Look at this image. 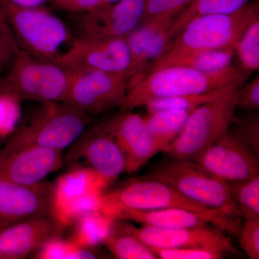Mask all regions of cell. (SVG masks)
<instances>
[{
	"mask_svg": "<svg viewBox=\"0 0 259 259\" xmlns=\"http://www.w3.org/2000/svg\"><path fill=\"white\" fill-rule=\"evenodd\" d=\"M231 91V90H230ZM227 92H213L199 95H182V96L154 99L146 104L148 114L160 110L179 109L192 111L196 107L216 100Z\"/></svg>",
	"mask_w": 259,
	"mask_h": 259,
	"instance_id": "f546056e",
	"label": "cell"
},
{
	"mask_svg": "<svg viewBox=\"0 0 259 259\" xmlns=\"http://www.w3.org/2000/svg\"><path fill=\"white\" fill-rule=\"evenodd\" d=\"M129 232L145 244L155 248H199L223 253H239L222 230L208 225L176 229L143 226Z\"/></svg>",
	"mask_w": 259,
	"mask_h": 259,
	"instance_id": "5bb4252c",
	"label": "cell"
},
{
	"mask_svg": "<svg viewBox=\"0 0 259 259\" xmlns=\"http://www.w3.org/2000/svg\"><path fill=\"white\" fill-rule=\"evenodd\" d=\"M5 20L4 13L0 8V20Z\"/></svg>",
	"mask_w": 259,
	"mask_h": 259,
	"instance_id": "60d3db41",
	"label": "cell"
},
{
	"mask_svg": "<svg viewBox=\"0 0 259 259\" xmlns=\"http://www.w3.org/2000/svg\"><path fill=\"white\" fill-rule=\"evenodd\" d=\"M259 15L258 2L231 14L207 15L190 20L161 57L197 51L234 49L245 30Z\"/></svg>",
	"mask_w": 259,
	"mask_h": 259,
	"instance_id": "277c9868",
	"label": "cell"
},
{
	"mask_svg": "<svg viewBox=\"0 0 259 259\" xmlns=\"http://www.w3.org/2000/svg\"><path fill=\"white\" fill-rule=\"evenodd\" d=\"M94 248L80 247L72 240H64L60 236L53 237L39 248L37 258L84 259L97 258L98 255Z\"/></svg>",
	"mask_w": 259,
	"mask_h": 259,
	"instance_id": "4316f807",
	"label": "cell"
},
{
	"mask_svg": "<svg viewBox=\"0 0 259 259\" xmlns=\"http://www.w3.org/2000/svg\"><path fill=\"white\" fill-rule=\"evenodd\" d=\"M235 51L241 66L248 72L259 69V15L255 16L237 42Z\"/></svg>",
	"mask_w": 259,
	"mask_h": 259,
	"instance_id": "f1b7e54d",
	"label": "cell"
},
{
	"mask_svg": "<svg viewBox=\"0 0 259 259\" xmlns=\"http://www.w3.org/2000/svg\"><path fill=\"white\" fill-rule=\"evenodd\" d=\"M73 72L53 61L37 59L20 49L0 85L23 101L64 102Z\"/></svg>",
	"mask_w": 259,
	"mask_h": 259,
	"instance_id": "5b68a950",
	"label": "cell"
},
{
	"mask_svg": "<svg viewBox=\"0 0 259 259\" xmlns=\"http://www.w3.org/2000/svg\"><path fill=\"white\" fill-rule=\"evenodd\" d=\"M70 158H82L100 177L105 187L125 171L124 153L110 135L101 127L89 131L74 143Z\"/></svg>",
	"mask_w": 259,
	"mask_h": 259,
	"instance_id": "ac0fdd59",
	"label": "cell"
},
{
	"mask_svg": "<svg viewBox=\"0 0 259 259\" xmlns=\"http://www.w3.org/2000/svg\"><path fill=\"white\" fill-rule=\"evenodd\" d=\"M233 136L248 145L254 151L259 153V121L258 116L248 117L247 119L238 120L236 122Z\"/></svg>",
	"mask_w": 259,
	"mask_h": 259,
	"instance_id": "d590c367",
	"label": "cell"
},
{
	"mask_svg": "<svg viewBox=\"0 0 259 259\" xmlns=\"http://www.w3.org/2000/svg\"><path fill=\"white\" fill-rule=\"evenodd\" d=\"M21 102L14 93L0 85V137L11 136L18 127Z\"/></svg>",
	"mask_w": 259,
	"mask_h": 259,
	"instance_id": "4dcf8cb0",
	"label": "cell"
},
{
	"mask_svg": "<svg viewBox=\"0 0 259 259\" xmlns=\"http://www.w3.org/2000/svg\"><path fill=\"white\" fill-rule=\"evenodd\" d=\"M53 185H18L0 179V231L30 218L51 216Z\"/></svg>",
	"mask_w": 259,
	"mask_h": 259,
	"instance_id": "2e32d148",
	"label": "cell"
},
{
	"mask_svg": "<svg viewBox=\"0 0 259 259\" xmlns=\"http://www.w3.org/2000/svg\"><path fill=\"white\" fill-rule=\"evenodd\" d=\"M64 230L51 216L25 220L0 231V258H25Z\"/></svg>",
	"mask_w": 259,
	"mask_h": 259,
	"instance_id": "d6986e66",
	"label": "cell"
},
{
	"mask_svg": "<svg viewBox=\"0 0 259 259\" xmlns=\"http://www.w3.org/2000/svg\"><path fill=\"white\" fill-rule=\"evenodd\" d=\"M90 120L88 114L64 102L42 103L28 122L17 127L1 153L30 146L62 151L79 139Z\"/></svg>",
	"mask_w": 259,
	"mask_h": 259,
	"instance_id": "3957f363",
	"label": "cell"
},
{
	"mask_svg": "<svg viewBox=\"0 0 259 259\" xmlns=\"http://www.w3.org/2000/svg\"><path fill=\"white\" fill-rule=\"evenodd\" d=\"M62 151L30 146L12 152L0 153V179L31 186L57 171L63 164Z\"/></svg>",
	"mask_w": 259,
	"mask_h": 259,
	"instance_id": "e0dca14e",
	"label": "cell"
},
{
	"mask_svg": "<svg viewBox=\"0 0 259 259\" xmlns=\"http://www.w3.org/2000/svg\"><path fill=\"white\" fill-rule=\"evenodd\" d=\"M150 249L162 259H218L223 258L225 253L199 248H155Z\"/></svg>",
	"mask_w": 259,
	"mask_h": 259,
	"instance_id": "d6a6232c",
	"label": "cell"
},
{
	"mask_svg": "<svg viewBox=\"0 0 259 259\" xmlns=\"http://www.w3.org/2000/svg\"><path fill=\"white\" fill-rule=\"evenodd\" d=\"M237 107L248 112L259 110V77L257 76L238 90Z\"/></svg>",
	"mask_w": 259,
	"mask_h": 259,
	"instance_id": "8d00e7d4",
	"label": "cell"
},
{
	"mask_svg": "<svg viewBox=\"0 0 259 259\" xmlns=\"http://www.w3.org/2000/svg\"><path fill=\"white\" fill-rule=\"evenodd\" d=\"M145 177L161 181L206 208L233 218L242 217L232 199L228 183L195 162L177 160L158 167Z\"/></svg>",
	"mask_w": 259,
	"mask_h": 259,
	"instance_id": "52a82bcc",
	"label": "cell"
},
{
	"mask_svg": "<svg viewBox=\"0 0 259 259\" xmlns=\"http://www.w3.org/2000/svg\"><path fill=\"white\" fill-rule=\"evenodd\" d=\"M193 161L227 183L243 182L259 175L258 155L229 131Z\"/></svg>",
	"mask_w": 259,
	"mask_h": 259,
	"instance_id": "7c38bea8",
	"label": "cell"
},
{
	"mask_svg": "<svg viewBox=\"0 0 259 259\" xmlns=\"http://www.w3.org/2000/svg\"><path fill=\"white\" fill-rule=\"evenodd\" d=\"M145 127L144 117L139 114L127 112L113 119L101 128L115 140L125 153L139 139Z\"/></svg>",
	"mask_w": 259,
	"mask_h": 259,
	"instance_id": "cb8c5ba5",
	"label": "cell"
},
{
	"mask_svg": "<svg viewBox=\"0 0 259 259\" xmlns=\"http://www.w3.org/2000/svg\"><path fill=\"white\" fill-rule=\"evenodd\" d=\"M238 90L227 92L194 109L166 153L176 160L193 161L199 153L226 134L236 118Z\"/></svg>",
	"mask_w": 259,
	"mask_h": 259,
	"instance_id": "8992f818",
	"label": "cell"
},
{
	"mask_svg": "<svg viewBox=\"0 0 259 259\" xmlns=\"http://www.w3.org/2000/svg\"><path fill=\"white\" fill-rule=\"evenodd\" d=\"M72 72V80L64 103L93 115L120 106L125 100L127 90L125 73L97 70Z\"/></svg>",
	"mask_w": 259,
	"mask_h": 259,
	"instance_id": "30bf717a",
	"label": "cell"
},
{
	"mask_svg": "<svg viewBox=\"0 0 259 259\" xmlns=\"http://www.w3.org/2000/svg\"><path fill=\"white\" fill-rule=\"evenodd\" d=\"M242 248L250 259L259 258V219L245 220L239 233Z\"/></svg>",
	"mask_w": 259,
	"mask_h": 259,
	"instance_id": "e575fe53",
	"label": "cell"
},
{
	"mask_svg": "<svg viewBox=\"0 0 259 259\" xmlns=\"http://www.w3.org/2000/svg\"><path fill=\"white\" fill-rule=\"evenodd\" d=\"M249 0H193L175 19L169 30L175 37L192 19L207 15L231 14L239 11Z\"/></svg>",
	"mask_w": 259,
	"mask_h": 259,
	"instance_id": "7402d4cb",
	"label": "cell"
},
{
	"mask_svg": "<svg viewBox=\"0 0 259 259\" xmlns=\"http://www.w3.org/2000/svg\"><path fill=\"white\" fill-rule=\"evenodd\" d=\"M161 151H163L161 145L158 144L146 125L139 139L124 153L125 171L128 174L137 171L153 156Z\"/></svg>",
	"mask_w": 259,
	"mask_h": 259,
	"instance_id": "83f0119b",
	"label": "cell"
},
{
	"mask_svg": "<svg viewBox=\"0 0 259 259\" xmlns=\"http://www.w3.org/2000/svg\"><path fill=\"white\" fill-rule=\"evenodd\" d=\"M145 5L146 0H120L83 13L79 20L81 36L125 37L141 23Z\"/></svg>",
	"mask_w": 259,
	"mask_h": 259,
	"instance_id": "9a60e30c",
	"label": "cell"
},
{
	"mask_svg": "<svg viewBox=\"0 0 259 259\" xmlns=\"http://www.w3.org/2000/svg\"><path fill=\"white\" fill-rule=\"evenodd\" d=\"M10 4L22 8H42L48 2L52 0H5Z\"/></svg>",
	"mask_w": 259,
	"mask_h": 259,
	"instance_id": "f35d334b",
	"label": "cell"
},
{
	"mask_svg": "<svg viewBox=\"0 0 259 259\" xmlns=\"http://www.w3.org/2000/svg\"><path fill=\"white\" fill-rule=\"evenodd\" d=\"M119 1H120V0H102V5L113 4V3H117V2Z\"/></svg>",
	"mask_w": 259,
	"mask_h": 259,
	"instance_id": "ab89813d",
	"label": "cell"
},
{
	"mask_svg": "<svg viewBox=\"0 0 259 259\" xmlns=\"http://www.w3.org/2000/svg\"><path fill=\"white\" fill-rule=\"evenodd\" d=\"M20 50L9 24L0 20V72L9 69Z\"/></svg>",
	"mask_w": 259,
	"mask_h": 259,
	"instance_id": "836d02e7",
	"label": "cell"
},
{
	"mask_svg": "<svg viewBox=\"0 0 259 259\" xmlns=\"http://www.w3.org/2000/svg\"><path fill=\"white\" fill-rule=\"evenodd\" d=\"M249 75L242 66L233 65L214 72L168 66L150 73L144 79L128 87L120 107L124 111H130L145 106L154 99L238 90Z\"/></svg>",
	"mask_w": 259,
	"mask_h": 259,
	"instance_id": "6da1fadb",
	"label": "cell"
},
{
	"mask_svg": "<svg viewBox=\"0 0 259 259\" xmlns=\"http://www.w3.org/2000/svg\"><path fill=\"white\" fill-rule=\"evenodd\" d=\"M193 0H146L141 23L157 16H178Z\"/></svg>",
	"mask_w": 259,
	"mask_h": 259,
	"instance_id": "1f68e13d",
	"label": "cell"
},
{
	"mask_svg": "<svg viewBox=\"0 0 259 259\" xmlns=\"http://www.w3.org/2000/svg\"><path fill=\"white\" fill-rule=\"evenodd\" d=\"M112 254L120 259H158V256L132 233L117 235L112 233L104 241Z\"/></svg>",
	"mask_w": 259,
	"mask_h": 259,
	"instance_id": "484cf974",
	"label": "cell"
},
{
	"mask_svg": "<svg viewBox=\"0 0 259 259\" xmlns=\"http://www.w3.org/2000/svg\"><path fill=\"white\" fill-rule=\"evenodd\" d=\"M108 215L114 219L128 220L143 226L161 228H194L212 224L234 236H239L241 226L237 218L226 215L214 209L194 211L182 208H168L141 211L118 207L112 209Z\"/></svg>",
	"mask_w": 259,
	"mask_h": 259,
	"instance_id": "4fadbf2b",
	"label": "cell"
},
{
	"mask_svg": "<svg viewBox=\"0 0 259 259\" xmlns=\"http://www.w3.org/2000/svg\"><path fill=\"white\" fill-rule=\"evenodd\" d=\"M105 188L93 169L76 167L59 177L53 185L51 217L64 230L83 214L102 212L100 196Z\"/></svg>",
	"mask_w": 259,
	"mask_h": 259,
	"instance_id": "ba28073f",
	"label": "cell"
},
{
	"mask_svg": "<svg viewBox=\"0 0 259 259\" xmlns=\"http://www.w3.org/2000/svg\"><path fill=\"white\" fill-rule=\"evenodd\" d=\"M192 111L171 109L148 114L144 117L146 127L161 145L163 152H166L178 137Z\"/></svg>",
	"mask_w": 259,
	"mask_h": 259,
	"instance_id": "44dd1931",
	"label": "cell"
},
{
	"mask_svg": "<svg viewBox=\"0 0 259 259\" xmlns=\"http://www.w3.org/2000/svg\"><path fill=\"white\" fill-rule=\"evenodd\" d=\"M59 9L71 13H83L101 6L102 0H52Z\"/></svg>",
	"mask_w": 259,
	"mask_h": 259,
	"instance_id": "74e56055",
	"label": "cell"
},
{
	"mask_svg": "<svg viewBox=\"0 0 259 259\" xmlns=\"http://www.w3.org/2000/svg\"><path fill=\"white\" fill-rule=\"evenodd\" d=\"M0 8L21 50L56 62L74 40L60 18L42 8H22L0 0Z\"/></svg>",
	"mask_w": 259,
	"mask_h": 259,
	"instance_id": "7a4b0ae2",
	"label": "cell"
},
{
	"mask_svg": "<svg viewBox=\"0 0 259 259\" xmlns=\"http://www.w3.org/2000/svg\"><path fill=\"white\" fill-rule=\"evenodd\" d=\"M235 53L234 49L197 51L168 57H161L153 65L149 74L168 66H185L203 72L221 71L231 66Z\"/></svg>",
	"mask_w": 259,
	"mask_h": 259,
	"instance_id": "ffe728a7",
	"label": "cell"
},
{
	"mask_svg": "<svg viewBox=\"0 0 259 259\" xmlns=\"http://www.w3.org/2000/svg\"><path fill=\"white\" fill-rule=\"evenodd\" d=\"M102 212L108 215L112 209L118 207L149 211L168 208H182L194 211L209 210L181 194L161 181L136 179L123 187L108 192H102Z\"/></svg>",
	"mask_w": 259,
	"mask_h": 259,
	"instance_id": "9c48e42d",
	"label": "cell"
},
{
	"mask_svg": "<svg viewBox=\"0 0 259 259\" xmlns=\"http://www.w3.org/2000/svg\"><path fill=\"white\" fill-rule=\"evenodd\" d=\"M228 185L232 199L242 217L245 220L259 219V175Z\"/></svg>",
	"mask_w": 259,
	"mask_h": 259,
	"instance_id": "d4e9b609",
	"label": "cell"
},
{
	"mask_svg": "<svg viewBox=\"0 0 259 259\" xmlns=\"http://www.w3.org/2000/svg\"><path fill=\"white\" fill-rule=\"evenodd\" d=\"M56 63L71 71L97 70L126 73L131 55L125 37H74L69 49Z\"/></svg>",
	"mask_w": 259,
	"mask_h": 259,
	"instance_id": "8fae6325",
	"label": "cell"
},
{
	"mask_svg": "<svg viewBox=\"0 0 259 259\" xmlns=\"http://www.w3.org/2000/svg\"><path fill=\"white\" fill-rule=\"evenodd\" d=\"M114 218L101 212L87 213L74 223L72 240L76 245L95 248L104 243L112 231Z\"/></svg>",
	"mask_w": 259,
	"mask_h": 259,
	"instance_id": "603a6c76",
	"label": "cell"
}]
</instances>
